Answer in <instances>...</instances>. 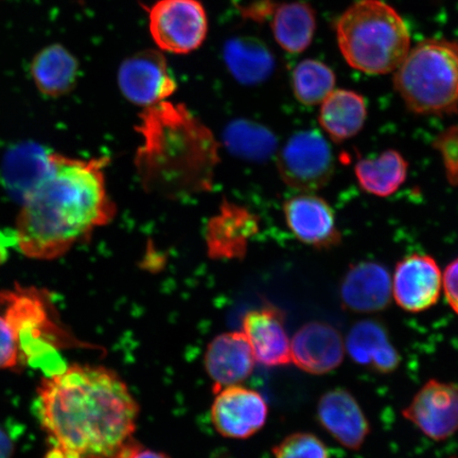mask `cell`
Listing matches in <instances>:
<instances>
[{
	"mask_svg": "<svg viewBox=\"0 0 458 458\" xmlns=\"http://www.w3.org/2000/svg\"><path fill=\"white\" fill-rule=\"evenodd\" d=\"M140 408L116 372L72 365L38 388V415L51 449L45 458H117L133 440Z\"/></svg>",
	"mask_w": 458,
	"mask_h": 458,
	"instance_id": "cell-1",
	"label": "cell"
},
{
	"mask_svg": "<svg viewBox=\"0 0 458 458\" xmlns=\"http://www.w3.org/2000/svg\"><path fill=\"white\" fill-rule=\"evenodd\" d=\"M108 162L48 153L47 165L17 216L16 242L22 255L57 259L114 219L116 208L106 182Z\"/></svg>",
	"mask_w": 458,
	"mask_h": 458,
	"instance_id": "cell-2",
	"label": "cell"
},
{
	"mask_svg": "<svg viewBox=\"0 0 458 458\" xmlns=\"http://www.w3.org/2000/svg\"><path fill=\"white\" fill-rule=\"evenodd\" d=\"M140 118L135 167L143 189L168 199L210 191L220 162L213 131L184 105L169 101L146 107Z\"/></svg>",
	"mask_w": 458,
	"mask_h": 458,
	"instance_id": "cell-3",
	"label": "cell"
},
{
	"mask_svg": "<svg viewBox=\"0 0 458 458\" xmlns=\"http://www.w3.org/2000/svg\"><path fill=\"white\" fill-rule=\"evenodd\" d=\"M335 34L344 59L366 73L396 71L410 51L408 25L381 0L354 3L336 21Z\"/></svg>",
	"mask_w": 458,
	"mask_h": 458,
	"instance_id": "cell-4",
	"label": "cell"
},
{
	"mask_svg": "<svg viewBox=\"0 0 458 458\" xmlns=\"http://www.w3.org/2000/svg\"><path fill=\"white\" fill-rule=\"evenodd\" d=\"M394 86L409 110L420 114L458 111V42L426 39L409 51Z\"/></svg>",
	"mask_w": 458,
	"mask_h": 458,
	"instance_id": "cell-5",
	"label": "cell"
},
{
	"mask_svg": "<svg viewBox=\"0 0 458 458\" xmlns=\"http://www.w3.org/2000/svg\"><path fill=\"white\" fill-rule=\"evenodd\" d=\"M50 294L34 286L16 284L0 291V310L15 332L22 365H43L56 349L70 346L74 339L60 327Z\"/></svg>",
	"mask_w": 458,
	"mask_h": 458,
	"instance_id": "cell-6",
	"label": "cell"
},
{
	"mask_svg": "<svg viewBox=\"0 0 458 458\" xmlns=\"http://www.w3.org/2000/svg\"><path fill=\"white\" fill-rule=\"evenodd\" d=\"M148 27L160 50L187 55L204 43L208 19L199 0H158L148 9Z\"/></svg>",
	"mask_w": 458,
	"mask_h": 458,
	"instance_id": "cell-7",
	"label": "cell"
},
{
	"mask_svg": "<svg viewBox=\"0 0 458 458\" xmlns=\"http://www.w3.org/2000/svg\"><path fill=\"white\" fill-rule=\"evenodd\" d=\"M278 170L286 185L302 192L324 188L335 172V158L318 131H301L286 141L278 157Z\"/></svg>",
	"mask_w": 458,
	"mask_h": 458,
	"instance_id": "cell-8",
	"label": "cell"
},
{
	"mask_svg": "<svg viewBox=\"0 0 458 458\" xmlns=\"http://www.w3.org/2000/svg\"><path fill=\"white\" fill-rule=\"evenodd\" d=\"M118 85L125 99L145 108L165 101L177 89L165 57L157 50L125 59L119 67Z\"/></svg>",
	"mask_w": 458,
	"mask_h": 458,
	"instance_id": "cell-9",
	"label": "cell"
},
{
	"mask_svg": "<svg viewBox=\"0 0 458 458\" xmlns=\"http://www.w3.org/2000/svg\"><path fill=\"white\" fill-rule=\"evenodd\" d=\"M215 394L211 422L223 437L250 438L266 425L268 408L259 393L238 385Z\"/></svg>",
	"mask_w": 458,
	"mask_h": 458,
	"instance_id": "cell-10",
	"label": "cell"
},
{
	"mask_svg": "<svg viewBox=\"0 0 458 458\" xmlns=\"http://www.w3.org/2000/svg\"><path fill=\"white\" fill-rule=\"evenodd\" d=\"M403 416L428 437L442 442L458 431V386L431 380L423 386Z\"/></svg>",
	"mask_w": 458,
	"mask_h": 458,
	"instance_id": "cell-11",
	"label": "cell"
},
{
	"mask_svg": "<svg viewBox=\"0 0 458 458\" xmlns=\"http://www.w3.org/2000/svg\"><path fill=\"white\" fill-rule=\"evenodd\" d=\"M443 278L437 261L427 255L414 254L401 260L394 270L392 292L403 310L418 313L437 302Z\"/></svg>",
	"mask_w": 458,
	"mask_h": 458,
	"instance_id": "cell-12",
	"label": "cell"
},
{
	"mask_svg": "<svg viewBox=\"0 0 458 458\" xmlns=\"http://www.w3.org/2000/svg\"><path fill=\"white\" fill-rule=\"evenodd\" d=\"M284 214L290 231L301 242L318 250L341 243V233L327 200L311 193L299 194L286 200Z\"/></svg>",
	"mask_w": 458,
	"mask_h": 458,
	"instance_id": "cell-13",
	"label": "cell"
},
{
	"mask_svg": "<svg viewBox=\"0 0 458 458\" xmlns=\"http://www.w3.org/2000/svg\"><path fill=\"white\" fill-rule=\"evenodd\" d=\"M344 356L340 332L327 323L303 325L291 340V362L308 374H328L339 368Z\"/></svg>",
	"mask_w": 458,
	"mask_h": 458,
	"instance_id": "cell-14",
	"label": "cell"
},
{
	"mask_svg": "<svg viewBox=\"0 0 458 458\" xmlns=\"http://www.w3.org/2000/svg\"><path fill=\"white\" fill-rule=\"evenodd\" d=\"M255 364L253 351L242 330L216 336L204 356L205 369L214 382V393L248 379Z\"/></svg>",
	"mask_w": 458,
	"mask_h": 458,
	"instance_id": "cell-15",
	"label": "cell"
},
{
	"mask_svg": "<svg viewBox=\"0 0 458 458\" xmlns=\"http://www.w3.org/2000/svg\"><path fill=\"white\" fill-rule=\"evenodd\" d=\"M258 231L259 221L253 213L242 206L225 203L206 229L208 254L214 259H239Z\"/></svg>",
	"mask_w": 458,
	"mask_h": 458,
	"instance_id": "cell-16",
	"label": "cell"
},
{
	"mask_svg": "<svg viewBox=\"0 0 458 458\" xmlns=\"http://www.w3.org/2000/svg\"><path fill=\"white\" fill-rule=\"evenodd\" d=\"M242 332L253 351L256 362L268 368L291 362V340L284 328V314L266 306L244 315Z\"/></svg>",
	"mask_w": 458,
	"mask_h": 458,
	"instance_id": "cell-17",
	"label": "cell"
},
{
	"mask_svg": "<svg viewBox=\"0 0 458 458\" xmlns=\"http://www.w3.org/2000/svg\"><path fill=\"white\" fill-rule=\"evenodd\" d=\"M318 418L326 431L347 449L359 450L370 432L368 418L346 389L324 394L318 405Z\"/></svg>",
	"mask_w": 458,
	"mask_h": 458,
	"instance_id": "cell-18",
	"label": "cell"
},
{
	"mask_svg": "<svg viewBox=\"0 0 458 458\" xmlns=\"http://www.w3.org/2000/svg\"><path fill=\"white\" fill-rule=\"evenodd\" d=\"M392 299V279L386 268L376 262H360L351 267L341 284V300L348 310L372 313L383 310Z\"/></svg>",
	"mask_w": 458,
	"mask_h": 458,
	"instance_id": "cell-19",
	"label": "cell"
},
{
	"mask_svg": "<svg viewBox=\"0 0 458 458\" xmlns=\"http://www.w3.org/2000/svg\"><path fill=\"white\" fill-rule=\"evenodd\" d=\"M30 74L39 93L48 98H61L76 88L80 64L64 46L50 44L33 56Z\"/></svg>",
	"mask_w": 458,
	"mask_h": 458,
	"instance_id": "cell-20",
	"label": "cell"
},
{
	"mask_svg": "<svg viewBox=\"0 0 458 458\" xmlns=\"http://www.w3.org/2000/svg\"><path fill=\"white\" fill-rule=\"evenodd\" d=\"M223 61L232 77L242 85L261 84L275 70L270 48L254 37L229 38L223 46Z\"/></svg>",
	"mask_w": 458,
	"mask_h": 458,
	"instance_id": "cell-21",
	"label": "cell"
},
{
	"mask_svg": "<svg viewBox=\"0 0 458 458\" xmlns=\"http://www.w3.org/2000/svg\"><path fill=\"white\" fill-rule=\"evenodd\" d=\"M347 349L354 362L380 374H389L399 366L396 348L389 342L386 328L376 320H362L354 325L347 337Z\"/></svg>",
	"mask_w": 458,
	"mask_h": 458,
	"instance_id": "cell-22",
	"label": "cell"
},
{
	"mask_svg": "<svg viewBox=\"0 0 458 458\" xmlns=\"http://www.w3.org/2000/svg\"><path fill=\"white\" fill-rule=\"evenodd\" d=\"M323 102L319 123L332 140H351L363 129L368 106L362 95L347 89L334 90Z\"/></svg>",
	"mask_w": 458,
	"mask_h": 458,
	"instance_id": "cell-23",
	"label": "cell"
},
{
	"mask_svg": "<svg viewBox=\"0 0 458 458\" xmlns=\"http://www.w3.org/2000/svg\"><path fill=\"white\" fill-rule=\"evenodd\" d=\"M317 30V15L310 4L295 2L277 5L273 11L272 31L286 53L301 54L311 45Z\"/></svg>",
	"mask_w": 458,
	"mask_h": 458,
	"instance_id": "cell-24",
	"label": "cell"
},
{
	"mask_svg": "<svg viewBox=\"0 0 458 458\" xmlns=\"http://www.w3.org/2000/svg\"><path fill=\"white\" fill-rule=\"evenodd\" d=\"M363 191L386 198L398 191L408 176V163L397 151L387 150L376 158L360 159L354 167Z\"/></svg>",
	"mask_w": 458,
	"mask_h": 458,
	"instance_id": "cell-25",
	"label": "cell"
},
{
	"mask_svg": "<svg viewBox=\"0 0 458 458\" xmlns=\"http://www.w3.org/2000/svg\"><path fill=\"white\" fill-rule=\"evenodd\" d=\"M228 151L248 162H263L276 150L277 140L272 131L250 120H234L223 136Z\"/></svg>",
	"mask_w": 458,
	"mask_h": 458,
	"instance_id": "cell-26",
	"label": "cell"
},
{
	"mask_svg": "<svg viewBox=\"0 0 458 458\" xmlns=\"http://www.w3.org/2000/svg\"><path fill=\"white\" fill-rule=\"evenodd\" d=\"M335 74L323 62L308 59L300 63L292 74L296 99L306 106L323 102L334 91Z\"/></svg>",
	"mask_w": 458,
	"mask_h": 458,
	"instance_id": "cell-27",
	"label": "cell"
},
{
	"mask_svg": "<svg viewBox=\"0 0 458 458\" xmlns=\"http://www.w3.org/2000/svg\"><path fill=\"white\" fill-rule=\"evenodd\" d=\"M275 458H329L328 449L310 433H294L273 449Z\"/></svg>",
	"mask_w": 458,
	"mask_h": 458,
	"instance_id": "cell-28",
	"label": "cell"
},
{
	"mask_svg": "<svg viewBox=\"0 0 458 458\" xmlns=\"http://www.w3.org/2000/svg\"><path fill=\"white\" fill-rule=\"evenodd\" d=\"M433 147L442 157L446 179L452 186H458V125L442 131Z\"/></svg>",
	"mask_w": 458,
	"mask_h": 458,
	"instance_id": "cell-29",
	"label": "cell"
},
{
	"mask_svg": "<svg viewBox=\"0 0 458 458\" xmlns=\"http://www.w3.org/2000/svg\"><path fill=\"white\" fill-rule=\"evenodd\" d=\"M22 365L19 340L8 319L0 313V369H17Z\"/></svg>",
	"mask_w": 458,
	"mask_h": 458,
	"instance_id": "cell-30",
	"label": "cell"
},
{
	"mask_svg": "<svg viewBox=\"0 0 458 458\" xmlns=\"http://www.w3.org/2000/svg\"><path fill=\"white\" fill-rule=\"evenodd\" d=\"M443 283L445 299L458 315V258L446 267Z\"/></svg>",
	"mask_w": 458,
	"mask_h": 458,
	"instance_id": "cell-31",
	"label": "cell"
},
{
	"mask_svg": "<svg viewBox=\"0 0 458 458\" xmlns=\"http://www.w3.org/2000/svg\"><path fill=\"white\" fill-rule=\"evenodd\" d=\"M117 458H170L168 455L156 450L145 448L140 444L131 440L120 452Z\"/></svg>",
	"mask_w": 458,
	"mask_h": 458,
	"instance_id": "cell-32",
	"label": "cell"
},
{
	"mask_svg": "<svg viewBox=\"0 0 458 458\" xmlns=\"http://www.w3.org/2000/svg\"><path fill=\"white\" fill-rule=\"evenodd\" d=\"M14 454V445L8 435L0 428V458H13Z\"/></svg>",
	"mask_w": 458,
	"mask_h": 458,
	"instance_id": "cell-33",
	"label": "cell"
}]
</instances>
